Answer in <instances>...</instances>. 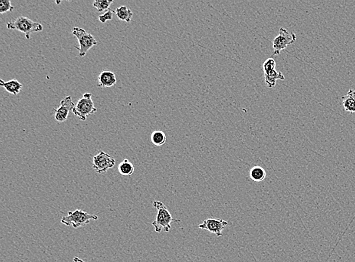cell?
<instances>
[{"label":"cell","mask_w":355,"mask_h":262,"mask_svg":"<svg viewBox=\"0 0 355 262\" xmlns=\"http://www.w3.org/2000/svg\"><path fill=\"white\" fill-rule=\"evenodd\" d=\"M15 7L11 4V0H0V13L5 14L6 12H12Z\"/></svg>","instance_id":"obj_19"},{"label":"cell","mask_w":355,"mask_h":262,"mask_svg":"<svg viewBox=\"0 0 355 262\" xmlns=\"http://www.w3.org/2000/svg\"><path fill=\"white\" fill-rule=\"evenodd\" d=\"M75 106L71 96H67L64 98L61 101L60 107L53 109L54 117L56 121H58L59 123H63V122L66 121L68 117L69 113L72 111Z\"/></svg>","instance_id":"obj_8"},{"label":"cell","mask_w":355,"mask_h":262,"mask_svg":"<svg viewBox=\"0 0 355 262\" xmlns=\"http://www.w3.org/2000/svg\"><path fill=\"white\" fill-rule=\"evenodd\" d=\"M99 217L96 215L90 214L81 210L69 211L67 216L61 219V223L66 226H72L74 229L83 227L90 224L91 220H98Z\"/></svg>","instance_id":"obj_3"},{"label":"cell","mask_w":355,"mask_h":262,"mask_svg":"<svg viewBox=\"0 0 355 262\" xmlns=\"http://www.w3.org/2000/svg\"><path fill=\"white\" fill-rule=\"evenodd\" d=\"M166 135L160 130H156L151 134V141L154 145L161 147L166 142Z\"/></svg>","instance_id":"obj_17"},{"label":"cell","mask_w":355,"mask_h":262,"mask_svg":"<svg viewBox=\"0 0 355 262\" xmlns=\"http://www.w3.org/2000/svg\"><path fill=\"white\" fill-rule=\"evenodd\" d=\"M96 111L97 109L95 107L90 93H85L72 110L74 115L82 121H86L89 115L95 114Z\"/></svg>","instance_id":"obj_5"},{"label":"cell","mask_w":355,"mask_h":262,"mask_svg":"<svg viewBox=\"0 0 355 262\" xmlns=\"http://www.w3.org/2000/svg\"><path fill=\"white\" fill-rule=\"evenodd\" d=\"M98 87L100 88H109L117 83L116 74L112 71H102L98 76Z\"/></svg>","instance_id":"obj_10"},{"label":"cell","mask_w":355,"mask_h":262,"mask_svg":"<svg viewBox=\"0 0 355 262\" xmlns=\"http://www.w3.org/2000/svg\"><path fill=\"white\" fill-rule=\"evenodd\" d=\"M0 86L5 88L8 93L14 94V95H18L23 88L22 84H21L16 79H12L9 81H4L2 79H1Z\"/></svg>","instance_id":"obj_11"},{"label":"cell","mask_w":355,"mask_h":262,"mask_svg":"<svg viewBox=\"0 0 355 262\" xmlns=\"http://www.w3.org/2000/svg\"><path fill=\"white\" fill-rule=\"evenodd\" d=\"M228 222L222 219L208 218L198 225V228L202 230H207L211 233H214L217 237L223 235V230L225 228Z\"/></svg>","instance_id":"obj_9"},{"label":"cell","mask_w":355,"mask_h":262,"mask_svg":"<svg viewBox=\"0 0 355 262\" xmlns=\"http://www.w3.org/2000/svg\"><path fill=\"white\" fill-rule=\"evenodd\" d=\"M74 262H87L83 261V259H80L78 257H75L74 259Z\"/></svg>","instance_id":"obj_22"},{"label":"cell","mask_w":355,"mask_h":262,"mask_svg":"<svg viewBox=\"0 0 355 262\" xmlns=\"http://www.w3.org/2000/svg\"><path fill=\"white\" fill-rule=\"evenodd\" d=\"M61 2H56V4H58V5H59L60 3H61Z\"/></svg>","instance_id":"obj_23"},{"label":"cell","mask_w":355,"mask_h":262,"mask_svg":"<svg viewBox=\"0 0 355 262\" xmlns=\"http://www.w3.org/2000/svg\"><path fill=\"white\" fill-rule=\"evenodd\" d=\"M267 176L265 170L261 167H254L250 170V177L251 180L255 181V182H261L264 181Z\"/></svg>","instance_id":"obj_16"},{"label":"cell","mask_w":355,"mask_h":262,"mask_svg":"<svg viewBox=\"0 0 355 262\" xmlns=\"http://www.w3.org/2000/svg\"><path fill=\"white\" fill-rule=\"evenodd\" d=\"M343 108L347 112L355 113V91L349 90L343 98Z\"/></svg>","instance_id":"obj_13"},{"label":"cell","mask_w":355,"mask_h":262,"mask_svg":"<svg viewBox=\"0 0 355 262\" xmlns=\"http://www.w3.org/2000/svg\"><path fill=\"white\" fill-rule=\"evenodd\" d=\"M112 3H113V0H96L93 2V5L99 12H103L109 10L110 5Z\"/></svg>","instance_id":"obj_18"},{"label":"cell","mask_w":355,"mask_h":262,"mask_svg":"<svg viewBox=\"0 0 355 262\" xmlns=\"http://www.w3.org/2000/svg\"><path fill=\"white\" fill-rule=\"evenodd\" d=\"M114 14H115V11L112 9L108 10V11H106L103 15H99V16L98 17V19H99L100 22L105 24L106 21H111V20L112 19Z\"/></svg>","instance_id":"obj_20"},{"label":"cell","mask_w":355,"mask_h":262,"mask_svg":"<svg viewBox=\"0 0 355 262\" xmlns=\"http://www.w3.org/2000/svg\"><path fill=\"white\" fill-rule=\"evenodd\" d=\"M134 166L128 159H124L118 166V172L121 175L130 176L134 173Z\"/></svg>","instance_id":"obj_15"},{"label":"cell","mask_w":355,"mask_h":262,"mask_svg":"<svg viewBox=\"0 0 355 262\" xmlns=\"http://www.w3.org/2000/svg\"><path fill=\"white\" fill-rule=\"evenodd\" d=\"M115 14L119 20L127 23H130L132 21L133 16V13L132 12L131 10L127 8L126 5H122L116 8Z\"/></svg>","instance_id":"obj_14"},{"label":"cell","mask_w":355,"mask_h":262,"mask_svg":"<svg viewBox=\"0 0 355 262\" xmlns=\"http://www.w3.org/2000/svg\"><path fill=\"white\" fill-rule=\"evenodd\" d=\"M264 78H265V84L267 88H272L275 87L277 84V81L278 80H285V77L281 72H279L276 69L271 70V71H267L264 73Z\"/></svg>","instance_id":"obj_12"},{"label":"cell","mask_w":355,"mask_h":262,"mask_svg":"<svg viewBox=\"0 0 355 262\" xmlns=\"http://www.w3.org/2000/svg\"><path fill=\"white\" fill-rule=\"evenodd\" d=\"M7 28L23 33L27 40L31 38V34L32 33L40 32L44 30V27L40 23L35 22L24 16L18 17L15 21H9L7 24Z\"/></svg>","instance_id":"obj_2"},{"label":"cell","mask_w":355,"mask_h":262,"mask_svg":"<svg viewBox=\"0 0 355 262\" xmlns=\"http://www.w3.org/2000/svg\"><path fill=\"white\" fill-rule=\"evenodd\" d=\"M153 206L158 210L156 219L152 224L155 232L157 233H161L162 231L170 232L172 229V223L180 222V220H175L172 218V214L170 213L167 206L162 202L158 200L154 201Z\"/></svg>","instance_id":"obj_1"},{"label":"cell","mask_w":355,"mask_h":262,"mask_svg":"<svg viewBox=\"0 0 355 262\" xmlns=\"http://www.w3.org/2000/svg\"><path fill=\"white\" fill-rule=\"evenodd\" d=\"M296 40V35L295 33L289 32L284 27H281L278 35L273 40L274 55H279L280 51L286 49L288 45L293 44Z\"/></svg>","instance_id":"obj_6"},{"label":"cell","mask_w":355,"mask_h":262,"mask_svg":"<svg viewBox=\"0 0 355 262\" xmlns=\"http://www.w3.org/2000/svg\"><path fill=\"white\" fill-rule=\"evenodd\" d=\"M276 67V61L273 58H268L266 60L265 62L263 64L262 68L264 73L267 72V71H271L274 70Z\"/></svg>","instance_id":"obj_21"},{"label":"cell","mask_w":355,"mask_h":262,"mask_svg":"<svg viewBox=\"0 0 355 262\" xmlns=\"http://www.w3.org/2000/svg\"><path fill=\"white\" fill-rule=\"evenodd\" d=\"M72 34L77 37V40H78L79 45H80L78 48L79 51H80L79 56L80 58L86 56L89 50L99 44L97 40L92 34H89L80 27H74L72 29Z\"/></svg>","instance_id":"obj_4"},{"label":"cell","mask_w":355,"mask_h":262,"mask_svg":"<svg viewBox=\"0 0 355 262\" xmlns=\"http://www.w3.org/2000/svg\"><path fill=\"white\" fill-rule=\"evenodd\" d=\"M116 164V160L112 156L100 150L99 154L93 157V167L95 171L99 174L106 173Z\"/></svg>","instance_id":"obj_7"}]
</instances>
